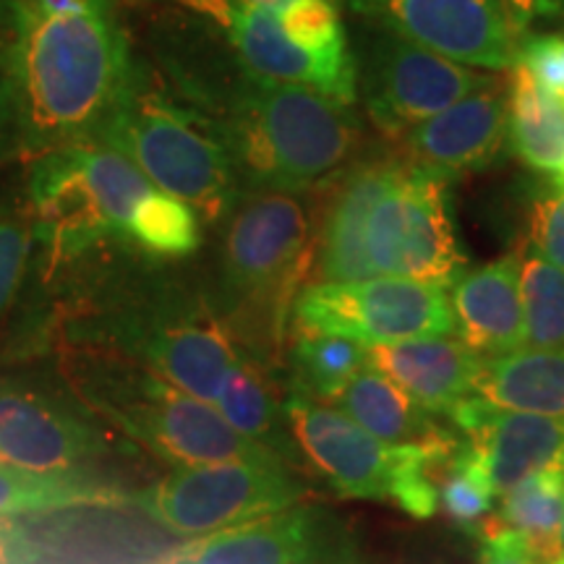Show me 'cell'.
Returning a JSON list of instances; mask_svg holds the SVG:
<instances>
[{"mask_svg":"<svg viewBox=\"0 0 564 564\" xmlns=\"http://www.w3.org/2000/svg\"><path fill=\"white\" fill-rule=\"evenodd\" d=\"M24 154L91 139L139 63L112 0H0Z\"/></svg>","mask_w":564,"mask_h":564,"instance_id":"cell-1","label":"cell"},{"mask_svg":"<svg viewBox=\"0 0 564 564\" xmlns=\"http://www.w3.org/2000/svg\"><path fill=\"white\" fill-rule=\"evenodd\" d=\"M316 282L408 278L449 288L465 272L447 183L405 158L335 175L314 238Z\"/></svg>","mask_w":564,"mask_h":564,"instance_id":"cell-2","label":"cell"},{"mask_svg":"<svg viewBox=\"0 0 564 564\" xmlns=\"http://www.w3.org/2000/svg\"><path fill=\"white\" fill-rule=\"evenodd\" d=\"M26 204L34 238L55 259H76L108 241L178 259L202 241L199 215L188 204L91 139L32 158Z\"/></svg>","mask_w":564,"mask_h":564,"instance_id":"cell-3","label":"cell"},{"mask_svg":"<svg viewBox=\"0 0 564 564\" xmlns=\"http://www.w3.org/2000/svg\"><path fill=\"white\" fill-rule=\"evenodd\" d=\"M183 100L209 118L241 186L301 194L350 165L358 123L322 91L241 74L228 87L178 74Z\"/></svg>","mask_w":564,"mask_h":564,"instance_id":"cell-4","label":"cell"},{"mask_svg":"<svg viewBox=\"0 0 564 564\" xmlns=\"http://www.w3.org/2000/svg\"><path fill=\"white\" fill-rule=\"evenodd\" d=\"M91 141L131 160L160 192L188 204L202 220L228 217L243 194L209 118L186 100H175L141 66Z\"/></svg>","mask_w":564,"mask_h":564,"instance_id":"cell-5","label":"cell"},{"mask_svg":"<svg viewBox=\"0 0 564 564\" xmlns=\"http://www.w3.org/2000/svg\"><path fill=\"white\" fill-rule=\"evenodd\" d=\"M87 343L121 352L154 377L215 403L243 356L228 327L167 282H147L116 295L82 327Z\"/></svg>","mask_w":564,"mask_h":564,"instance_id":"cell-6","label":"cell"},{"mask_svg":"<svg viewBox=\"0 0 564 564\" xmlns=\"http://www.w3.org/2000/svg\"><path fill=\"white\" fill-rule=\"evenodd\" d=\"M79 394L91 411L175 468L220 460H282L238 434L207 400L126 358L82 364Z\"/></svg>","mask_w":564,"mask_h":564,"instance_id":"cell-7","label":"cell"},{"mask_svg":"<svg viewBox=\"0 0 564 564\" xmlns=\"http://www.w3.org/2000/svg\"><path fill=\"white\" fill-rule=\"evenodd\" d=\"M282 411L303 455L345 497L392 499L415 518L436 512L434 465L457 447L453 436L432 444L382 442L340 408L301 390L282 403Z\"/></svg>","mask_w":564,"mask_h":564,"instance_id":"cell-8","label":"cell"},{"mask_svg":"<svg viewBox=\"0 0 564 564\" xmlns=\"http://www.w3.org/2000/svg\"><path fill=\"white\" fill-rule=\"evenodd\" d=\"M312 262V223L301 196L243 192L220 246V291L230 312L278 340Z\"/></svg>","mask_w":564,"mask_h":564,"instance_id":"cell-9","label":"cell"},{"mask_svg":"<svg viewBox=\"0 0 564 564\" xmlns=\"http://www.w3.org/2000/svg\"><path fill=\"white\" fill-rule=\"evenodd\" d=\"M303 494L285 460H220L175 468L129 502L175 535H212L288 510Z\"/></svg>","mask_w":564,"mask_h":564,"instance_id":"cell-10","label":"cell"},{"mask_svg":"<svg viewBox=\"0 0 564 564\" xmlns=\"http://www.w3.org/2000/svg\"><path fill=\"white\" fill-rule=\"evenodd\" d=\"M352 61L366 116L390 139H403L491 76L366 21Z\"/></svg>","mask_w":564,"mask_h":564,"instance_id":"cell-11","label":"cell"},{"mask_svg":"<svg viewBox=\"0 0 564 564\" xmlns=\"http://www.w3.org/2000/svg\"><path fill=\"white\" fill-rule=\"evenodd\" d=\"M299 333L384 345L457 333L447 288L408 278L314 282L293 303Z\"/></svg>","mask_w":564,"mask_h":564,"instance_id":"cell-12","label":"cell"},{"mask_svg":"<svg viewBox=\"0 0 564 564\" xmlns=\"http://www.w3.org/2000/svg\"><path fill=\"white\" fill-rule=\"evenodd\" d=\"M352 17L463 66L512 70L523 32L510 0H343Z\"/></svg>","mask_w":564,"mask_h":564,"instance_id":"cell-13","label":"cell"},{"mask_svg":"<svg viewBox=\"0 0 564 564\" xmlns=\"http://www.w3.org/2000/svg\"><path fill=\"white\" fill-rule=\"evenodd\" d=\"M400 141L405 160L444 183L484 171L507 144V87L491 74L481 87Z\"/></svg>","mask_w":564,"mask_h":564,"instance_id":"cell-14","label":"cell"},{"mask_svg":"<svg viewBox=\"0 0 564 564\" xmlns=\"http://www.w3.org/2000/svg\"><path fill=\"white\" fill-rule=\"evenodd\" d=\"M105 436L66 403L30 384L0 382V463L26 470H76L105 453Z\"/></svg>","mask_w":564,"mask_h":564,"instance_id":"cell-15","label":"cell"},{"mask_svg":"<svg viewBox=\"0 0 564 564\" xmlns=\"http://www.w3.org/2000/svg\"><path fill=\"white\" fill-rule=\"evenodd\" d=\"M199 17L220 30L232 55L238 58V66L249 70L251 76L322 91L340 105H352L358 100L356 66H340V63H329L303 51L299 42L282 30L270 6L209 9Z\"/></svg>","mask_w":564,"mask_h":564,"instance_id":"cell-16","label":"cell"},{"mask_svg":"<svg viewBox=\"0 0 564 564\" xmlns=\"http://www.w3.org/2000/svg\"><path fill=\"white\" fill-rule=\"evenodd\" d=\"M468 436L491 491L502 497L539 470L564 465V419L505 411L481 398H468L449 413Z\"/></svg>","mask_w":564,"mask_h":564,"instance_id":"cell-17","label":"cell"},{"mask_svg":"<svg viewBox=\"0 0 564 564\" xmlns=\"http://www.w3.org/2000/svg\"><path fill=\"white\" fill-rule=\"evenodd\" d=\"M481 358L453 335L411 337L366 348V366L384 373L426 411L447 415L476 394Z\"/></svg>","mask_w":564,"mask_h":564,"instance_id":"cell-18","label":"cell"},{"mask_svg":"<svg viewBox=\"0 0 564 564\" xmlns=\"http://www.w3.org/2000/svg\"><path fill=\"white\" fill-rule=\"evenodd\" d=\"M520 262V253H507L476 270H465L447 288L460 340L478 356H507L528 345Z\"/></svg>","mask_w":564,"mask_h":564,"instance_id":"cell-19","label":"cell"},{"mask_svg":"<svg viewBox=\"0 0 564 564\" xmlns=\"http://www.w3.org/2000/svg\"><path fill=\"white\" fill-rule=\"evenodd\" d=\"M322 546V512L316 507L293 505L194 541L162 564H312Z\"/></svg>","mask_w":564,"mask_h":564,"instance_id":"cell-20","label":"cell"},{"mask_svg":"<svg viewBox=\"0 0 564 564\" xmlns=\"http://www.w3.org/2000/svg\"><path fill=\"white\" fill-rule=\"evenodd\" d=\"M476 398L505 411L564 419V348H523L481 358Z\"/></svg>","mask_w":564,"mask_h":564,"instance_id":"cell-21","label":"cell"},{"mask_svg":"<svg viewBox=\"0 0 564 564\" xmlns=\"http://www.w3.org/2000/svg\"><path fill=\"white\" fill-rule=\"evenodd\" d=\"M324 403L340 408L364 432L390 444H432L453 436L434 421L432 411L371 366H364Z\"/></svg>","mask_w":564,"mask_h":564,"instance_id":"cell-22","label":"cell"},{"mask_svg":"<svg viewBox=\"0 0 564 564\" xmlns=\"http://www.w3.org/2000/svg\"><path fill=\"white\" fill-rule=\"evenodd\" d=\"M507 141L535 173L564 171V97L535 82L523 63L507 84Z\"/></svg>","mask_w":564,"mask_h":564,"instance_id":"cell-23","label":"cell"},{"mask_svg":"<svg viewBox=\"0 0 564 564\" xmlns=\"http://www.w3.org/2000/svg\"><path fill=\"white\" fill-rule=\"evenodd\" d=\"M129 494L97 484L79 470H26L0 463V520L84 505H121Z\"/></svg>","mask_w":564,"mask_h":564,"instance_id":"cell-24","label":"cell"},{"mask_svg":"<svg viewBox=\"0 0 564 564\" xmlns=\"http://www.w3.org/2000/svg\"><path fill=\"white\" fill-rule=\"evenodd\" d=\"M499 499L502 510L497 523L523 533L544 564H562L556 531L564 518V465H552L528 476Z\"/></svg>","mask_w":564,"mask_h":564,"instance_id":"cell-25","label":"cell"},{"mask_svg":"<svg viewBox=\"0 0 564 564\" xmlns=\"http://www.w3.org/2000/svg\"><path fill=\"white\" fill-rule=\"evenodd\" d=\"M225 421L246 440L262 444L280 455L285 449V411L274 398L270 379L249 358L241 356L212 403Z\"/></svg>","mask_w":564,"mask_h":564,"instance_id":"cell-26","label":"cell"},{"mask_svg":"<svg viewBox=\"0 0 564 564\" xmlns=\"http://www.w3.org/2000/svg\"><path fill=\"white\" fill-rule=\"evenodd\" d=\"M293 364L299 373V390L312 398L329 400L348 379L364 369L366 348L340 335L299 333Z\"/></svg>","mask_w":564,"mask_h":564,"instance_id":"cell-27","label":"cell"},{"mask_svg":"<svg viewBox=\"0 0 564 564\" xmlns=\"http://www.w3.org/2000/svg\"><path fill=\"white\" fill-rule=\"evenodd\" d=\"M525 306V348H564V270L539 253L520 262Z\"/></svg>","mask_w":564,"mask_h":564,"instance_id":"cell-28","label":"cell"},{"mask_svg":"<svg viewBox=\"0 0 564 564\" xmlns=\"http://www.w3.org/2000/svg\"><path fill=\"white\" fill-rule=\"evenodd\" d=\"M270 9L282 30L291 34L303 51L329 63H340V66H356L337 0H280Z\"/></svg>","mask_w":564,"mask_h":564,"instance_id":"cell-29","label":"cell"},{"mask_svg":"<svg viewBox=\"0 0 564 564\" xmlns=\"http://www.w3.org/2000/svg\"><path fill=\"white\" fill-rule=\"evenodd\" d=\"M436 499L442 512L460 528H474L489 518L497 494L491 491L481 463L470 453L468 442L457 444L444 460L442 476L436 478Z\"/></svg>","mask_w":564,"mask_h":564,"instance_id":"cell-30","label":"cell"},{"mask_svg":"<svg viewBox=\"0 0 564 564\" xmlns=\"http://www.w3.org/2000/svg\"><path fill=\"white\" fill-rule=\"evenodd\" d=\"M32 223L17 212L0 209V316L17 301L32 253Z\"/></svg>","mask_w":564,"mask_h":564,"instance_id":"cell-31","label":"cell"},{"mask_svg":"<svg viewBox=\"0 0 564 564\" xmlns=\"http://www.w3.org/2000/svg\"><path fill=\"white\" fill-rule=\"evenodd\" d=\"M531 243L533 253L564 270V186L556 181L554 188L533 202Z\"/></svg>","mask_w":564,"mask_h":564,"instance_id":"cell-32","label":"cell"},{"mask_svg":"<svg viewBox=\"0 0 564 564\" xmlns=\"http://www.w3.org/2000/svg\"><path fill=\"white\" fill-rule=\"evenodd\" d=\"M518 63L531 70L535 82L564 97V32L523 40Z\"/></svg>","mask_w":564,"mask_h":564,"instance_id":"cell-33","label":"cell"},{"mask_svg":"<svg viewBox=\"0 0 564 564\" xmlns=\"http://www.w3.org/2000/svg\"><path fill=\"white\" fill-rule=\"evenodd\" d=\"M24 154V137H21V116L13 79L6 61L3 45H0V167L9 165Z\"/></svg>","mask_w":564,"mask_h":564,"instance_id":"cell-34","label":"cell"},{"mask_svg":"<svg viewBox=\"0 0 564 564\" xmlns=\"http://www.w3.org/2000/svg\"><path fill=\"white\" fill-rule=\"evenodd\" d=\"M494 523H497V520H494ZM481 564H544V562L535 556L523 533L497 523V525H489V531H486Z\"/></svg>","mask_w":564,"mask_h":564,"instance_id":"cell-35","label":"cell"},{"mask_svg":"<svg viewBox=\"0 0 564 564\" xmlns=\"http://www.w3.org/2000/svg\"><path fill=\"white\" fill-rule=\"evenodd\" d=\"M175 3L186 6L196 17L209 9H257V6H274L280 0H175Z\"/></svg>","mask_w":564,"mask_h":564,"instance_id":"cell-36","label":"cell"},{"mask_svg":"<svg viewBox=\"0 0 564 564\" xmlns=\"http://www.w3.org/2000/svg\"><path fill=\"white\" fill-rule=\"evenodd\" d=\"M556 544H560V556H562V564H564V518H562L560 531H556Z\"/></svg>","mask_w":564,"mask_h":564,"instance_id":"cell-37","label":"cell"},{"mask_svg":"<svg viewBox=\"0 0 564 564\" xmlns=\"http://www.w3.org/2000/svg\"><path fill=\"white\" fill-rule=\"evenodd\" d=\"M554 181H556V183H560V186H564V171H562L560 175H556V178H554Z\"/></svg>","mask_w":564,"mask_h":564,"instance_id":"cell-38","label":"cell"},{"mask_svg":"<svg viewBox=\"0 0 564 564\" xmlns=\"http://www.w3.org/2000/svg\"><path fill=\"white\" fill-rule=\"evenodd\" d=\"M3 544H6V541H3V539H0V556H3V549H6Z\"/></svg>","mask_w":564,"mask_h":564,"instance_id":"cell-39","label":"cell"}]
</instances>
